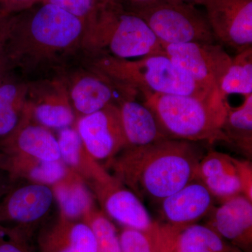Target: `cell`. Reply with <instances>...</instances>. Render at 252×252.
I'll return each mask as SVG.
<instances>
[{
    "mask_svg": "<svg viewBox=\"0 0 252 252\" xmlns=\"http://www.w3.org/2000/svg\"><path fill=\"white\" fill-rule=\"evenodd\" d=\"M86 22L54 5L38 3L2 16L1 57L9 71L34 72L58 63L81 46Z\"/></svg>",
    "mask_w": 252,
    "mask_h": 252,
    "instance_id": "1",
    "label": "cell"
},
{
    "mask_svg": "<svg viewBox=\"0 0 252 252\" xmlns=\"http://www.w3.org/2000/svg\"><path fill=\"white\" fill-rule=\"evenodd\" d=\"M202 156L192 142L168 138L127 147L109 162L114 177L139 198L162 201L197 180Z\"/></svg>",
    "mask_w": 252,
    "mask_h": 252,
    "instance_id": "2",
    "label": "cell"
},
{
    "mask_svg": "<svg viewBox=\"0 0 252 252\" xmlns=\"http://www.w3.org/2000/svg\"><path fill=\"white\" fill-rule=\"evenodd\" d=\"M81 47L91 56L122 59L163 53L161 43L147 23L121 0L98 4L86 22Z\"/></svg>",
    "mask_w": 252,
    "mask_h": 252,
    "instance_id": "3",
    "label": "cell"
},
{
    "mask_svg": "<svg viewBox=\"0 0 252 252\" xmlns=\"http://www.w3.org/2000/svg\"><path fill=\"white\" fill-rule=\"evenodd\" d=\"M89 68L118 84L141 93L205 97L219 91L200 85L164 53L137 61L108 55L91 56Z\"/></svg>",
    "mask_w": 252,
    "mask_h": 252,
    "instance_id": "4",
    "label": "cell"
},
{
    "mask_svg": "<svg viewBox=\"0 0 252 252\" xmlns=\"http://www.w3.org/2000/svg\"><path fill=\"white\" fill-rule=\"evenodd\" d=\"M144 99L170 138L226 142L221 130L226 110L219 91L205 97L149 94Z\"/></svg>",
    "mask_w": 252,
    "mask_h": 252,
    "instance_id": "5",
    "label": "cell"
},
{
    "mask_svg": "<svg viewBox=\"0 0 252 252\" xmlns=\"http://www.w3.org/2000/svg\"><path fill=\"white\" fill-rule=\"evenodd\" d=\"M131 11L147 23L162 45L216 43L205 13L195 5L157 0L146 7Z\"/></svg>",
    "mask_w": 252,
    "mask_h": 252,
    "instance_id": "6",
    "label": "cell"
},
{
    "mask_svg": "<svg viewBox=\"0 0 252 252\" xmlns=\"http://www.w3.org/2000/svg\"><path fill=\"white\" fill-rule=\"evenodd\" d=\"M197 178L220 202L238 195L252 201V166L248 160L211 151L199 162Z\"/></svg>",
    "mask_w": 252,
    "mask_h": 252,
    "instance_id": "7",
    "label": "cell"
},
{
    "mask_svg": "<svg viewBox=\"0 0 252 252\" xmlns=\"http://www.w3.org/2000/svg\"><path fill=\"white\" fill-rule=\"evenodd\" d=\"M163 53L200 85L217 89L232 58L216 43L162 45Z\"/></svg>",
    "mask_w": 252,
    "mask_h": 252,
    "instance_id": "8",
    "label": "cell"
},
{
    "mask_svg": "<svg viewBox=\"0 0 252 252\" xmlns=\"http://www.w3.org/2000/svg\"><path fill=\"white\" fill-rule=\"evenodd\" d=\"M215 40L238 53L252 48V0H203Z\"/></svg>",
    "mask_w": 252,
    "mask_h": 252,
    "instance_id": "9",
    "label": "cell"
},
{
    "mask_svg": "<svg viewBox=\"0 0 252 252\" xmlns=\"http://www.w3.org/2000/svg\"><path fill=\"white\" fill-rule=\"evenodd\" d=\"M84 147L96 161H111L127 147L119 105L77 117L75 123Z\"/></svg>",
    "mask_w": 252,
    "mask_h": 252,
    "instance_id": "10",
    "label": "cell"
},
{
    "mask_svg": "<svg viewBox=\"0 0 252 252\" xmlns=\"http://www.w3.org/2000/svg\"><path fill=\"white\" fill-rule=\"evenodd\" d=\"M65 81L71 104L78 117L93 114L111 104L119 105L126 99H136L139 94L91 68Z\"/></svg>",
    "mask_w": 252,
    "mask_h": 252,
    "instance_id": "11",
    "label": "cell"
},
{
    "mask_svg": "<svg viewBox=\"0 0 252 252\" xmlns=\"http://www.w3.org/2000/svg\"><path fill=\"white\" fill-rule=\"evenodd\" d=\"M26 107L34 122L50 130L71 127L77 121L67 84L62 79L28 84Z\"/></svg>",
    "mask_w": 252,
    "mask_h": 252,
    "instance_id": "12",
    "label": "cell"
},
{
    "mask_svg": "<svg viewBox=\"0 0 252 252\" xmlns=\"http://www.w3.org/2000/svg\"><path fill=\"white\" fill-rule=\"evenodd\" d=\"M89 185L107 216L126 228L146 231L157 224L140 198L114 176Z\"/></svg>",
    "mask_w": 252,
    "mask_h": 252,
    "instance_id": "13",
    "label": "cell"
},
{
    "mask_svg": "<svg viewBox=\"0 0 252 252\" xmlns=\"http://www.w3.org/2000/svg\"><path fill=\"white\" fill-rule=\"evenodd\" d=\"M55 200L49 186L30 182L6 192L0 200V223L30 233L28 228L46 216Z\"/></svg>",
    "mask_w": 252,
    "mask_h": 252,
    "instance_id": "14",
    "label": "cell"
},
{
    "mask_svg": "<svg viewBox=\"0 0 252 252\" xmlns=\"http://www.w3.org/2000/svg\"><path fill=\"white\" fill-rule=\"evenodd\" d=\"M0 153L21 154L46 161L61 160L57 138L50 129L32 119L26 107L17 127L0 140Z\"/></svg>",
    "mask_w": 252,
    "mask_h": 252,
    "instance_id": "15",
    "label": "cell"
},
{
    "mask_svg": "<svg viewBox=\"0 0 252 252\" xmlns=\"http://www.w3.org/2000/svg\"><path fill=\"white\" fill-rule=\"evenodd\" d=\"M208 226L235 246L250 252L252 244V201L244 195L221 202L210 213Z\"/></svg>",
    "mask_w": 252,
    "mask_h": 252,
    "instance_id": "16",
    "label": "cell"
},
{
    "mask_svg": "<svg viewBox=\"0 0 252 252\" xmlns=\"http://www.w3.org/2000/svg\"><path fill=\"white\" fill-rule=\"evenodd\" d=\"M214 200L208 189L197 179L160 202L162 215L166 223L184 230L210 215Z\"/></svg>",
    "mask_w": 252,
    "mask_h": 252,
    "instance_id": "17",
    "label": "cell"
},
{
    "mask_svg": "<svg viewBox=\"0 0 252 252\" xmlns=\"http://www.w3.org/2000/svg\"><path fill=\"white\" fill-rule=\"evenodd\" d=\"M39 252H97V245L89 225L83 220L59 219L41 231Z\"/></svg>",
    "mask_w": 252,
    "mask_h": 252,
    "instance_id": "18",
    "label": "cell"
},
{
    "mask_svg": "<svg viewBox=\"0 0 252 252\" xmlns=\"http://www.w3.org/2000/svg\"><path fill=\"white\" fill-rule=\"evenodd\" d=\"M127 147H137L170 138L160 127L153 112L135 99L119 104ZM126 149V148H125Z\"/></svg>",
    "mask_w": 252,
    "mask_h": 252,
    "instance_id": "19",
    "label": "cell"
},
{
    "mask_svg": "<svg viewBox=\"0 0 252 252\" xmlns=\"http://www.w3.org/2000/svg\"><path fill=\"white\" fill-rule=\"evenodd\" d=\"M0 171L9 180L24 179L52 187L65 177L69 167L62 160L46 161L21 154L0 153Z\"/></svg>",
    "mask_w": 252,
    "mask_h": 252,
    "instance_id": "20",
    "label": "cell"
},
{
    "mask_svg": "<svg viewBox=\"0 0 252 252\" xmlns=\"http://www.w3.org/2000/svg\"><path fill=\"white\" fill-rule=\"evenodd\" d=\"M57 140L61 160L86 183L105 180L111 177L105 168L87 152L75 125L60 130Z\"/></svg>",
    "mask_w": 252,
    "mask_h": 252,
    "instance_id": "21",
    "label": "cell"
},
{
    "mask_svg": "<svg viewBox=\"0 0 252 252\" xmlns=\"http://www.w3.org/2000/svg\"><path fill=\"white\" fill-rule=\"evenodd\" d=\"M182 230L168 223L158 222L146 231L125 227L119 235L122 252H177Z\"/></svg>",
    "mask_w": 252,
    "mask_h": 252,
    "instance_id": "22",
    "label": "cell"
},
{
    "mask_svg": "<svg viewBox=\"0 0 252 252\" xmlns=\"http://www.w3.org/2000/svg\"><path fill=\"white\" fill-rule=\"evenodd\" d=\"M51 187L55 200L59 203L60 216L70 220H82L94 207V197L86 181L71 169L64 178Z\"/></svg>",
    "mask_w": 252,
    "mask_h": 252,
    "instance_id": "23",
    "label": "cell"
},
{
    "mask_svg": "<svg viewBox=\"0 0 252 252\" xmlns=\"http://www.w3.org/2000/svg\"><path fill=\"white\" fill-rule=\"evenodd\" d=\"M225 117L222 132L226 143L240 149L245 155L252 156V94L245 97L238 107H230L224 99Z\"/></svg>",
    "mask_w": 252,
    "mask_h": 252,
    "instance_id": "24",
    "label": "cell"
},
{
    "mask_svg": "<svg viewBox=\"0 0 252 252\" xmlns=\"http://www.w3.org/2000/svg\"><path fill=\"white\" fill-rule=\"evenodd\" d=\"M28 84L5 78L0 84V140L17 127L27 102Z\"/></svg>",
    "mask_w": 252,
    "mask_h": 252,
    "instance_id": "25",
    "label": "cell"
},
{
    "mask_svg": "<svg viewBox=\"0 0 252 252\" xmlns=\"http://www.w3.org/2000/svg\"><path fill=\"white\" fill-rule=\"evenodd\" d=\"M177 252H245L220 236L208 225L193 224L182 230Z\"/></svg>",
    "mask_w": 252,
    "mask_h": 252,
    "instance_id": "26",
    "label": "cell"
},
{
    "mask_svg": "<svg viewBox=\"0 0 252 252\" xmlns=\"http://www.w3.org/2000/svg\"><path fill=\"white\" fill-rule=\"evenodd\" d=\"M219 92L223 99L228 94H239L247 97L252 94V48L232 58Z\"/></svg>",
    "mask_w": 252,
    "mask_h": 252,
    "instance_id": "27",
    "label": "cell"
},
{
    "mask_svg": "<svg viewBox=\"0 0 252 252\" xmlns=\"http://www.w3.org/2000/svg\"><path fill=\"white\" fill-rule=\"evenodd\" d=\"M82 220L94 233L97 252H122L117 228L107 215L94 206L84 215Z\"/></svg>",
    "mask_w": 252,
    "mask_h": 252,
    "instance_id": "28",
    "label": "cell"
},
{
    "mask_svg": "<svg viewBox=\"0 0 252 252\" xmlns=\"http://www.w3.org/2000/svg\"><path fill=\"white\" fill-rule=\"evenodd\" d=\"M30 233L0 223V252H33Z\"/></svg>",
    "mask_w": 252,
    "mask_h": 252,
    "instance_id": "29",
    "label": "cell"
},
{
    "mask_svg": "<svg viewBox=\"0 0 252 252\" xmlns=\"http://www.w3.org/2000/svg\"><path fill=\"white\" fill-rule=\"evenodd\" d=\"M41 2L54 5L86 22L99 4L97 0H41Z\"/></svg>",
    "mask_w": 252,
    "mask_h": 252,
    "instance_id": "30",
    "label": "cell"
},
{
    "mask_svg": "<svg viewBox=\"0 0 252 252\" xmlns=\"http://www.w3.org/2000/svg\"><path fill=\"white\" fill-rule=\"evenodd\" d=\"M41 0H0V15L2 16L16 14L29 9Z\"/></svg>",
    "mask_w": 252,
    "mask_h": 252,
    "instance_id": "31",
    "label": "cell"
},
{
    "mask_svg": "<svg viewBox=\"0 0 252 252\" xmlns=\"http://www.w3.org/2000/svg\"><path fill=\"white\" fill-rule=\"evenodd\" d=\"M157 1V0H124L126 5L123 4L125 6L126 9L130 11H135L146 7Z\"/></svg>",
    "mask_w": 252,
    "mask_h": 252,
    "instance_id": "32",
    "label": "cell"
},
{
    "mask_svg": "<svg viewBox=\"0 0 252 252\" xmlns=\"http://www.w3.org/2000/svg\"><path fill=\"white\" fill-rule=\"evenodd\" d=\"M9 70L8 69L7 65L5 63L4 59L0 56V84L3 80L7 77Z\"/></svg>",
    "mask_w": 252,
    "mask_h": 252,
    "instance_id": "33",
    "label": "cell"
},
{
    "mask_svg": "<svg viewBox=\"0 0 252 252\" xmlns=\"http://www.w3.org/2000/svg\"><path fill=\"white\" fill-rule=\"evenodd\" d=\"M8 187L6 183V180L4 177L0 176V200L4 196L5 193L7 192Z\"/></svg>",
    "mask_w": 252,
    "mask_h": 252,
    "instance_id": "34",
    "label": "cell"
},
{
    "mask_svg": "<svg viewBox=\"0 0 252 252\" xmlns=\"http://www.w3.org/2000/svg\"><path fill=\"white\" fill-rule=\"evenodd\" d=\"M174 1H182V2L189 3L194 5H200L203 0H170Z\"/></svg>",
    "mask_w": 252,
    "mask_h": 252,
    "instance_id": "35",
    "label": "cell"
},
{
    "mask_svg": "<svg viewBox=\"0 0 252 252\" xmlns=\"http://www.w3.org/2000/svg\"><path fill=\"white\" fill-rule=\"evenodd\" d=\"M1 17H2V16H1V15H0V24H1ZM1 36H0V56H1Z\"/></svg>",
    "mask_w": 252,
    "mask_h": 252,
    "instance_id": "36",
    "label": "cell"
},
{
    "mask_svg": "<svg viewBox=\"0 0 252 252\" xmlns=\"http://www.w3.org/2000/svg\"><path fill=\"white\" fill-rule=\"evenodd\" d=\"M97 1L101 4V3H105L107 2V1H112V0H97Z\"/></svg>",
    "mask_w": 252,
    "mask_h": 252,
    "instance_id": "37",
    "label": "cell"
}]
</instances>
